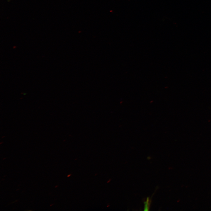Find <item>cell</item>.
Here are the masks:
<instances>
[{"label": "cell", "mask_w": 211, "mask_h": 211, "mask_svg": "<svg viewBox=\"0 0 211 211\" xmlns=\"http://www.w3.org/2000/svg\"><path fill=\"white\" fill-rule=\"evenodd\" d=\"M150 204V200L149 198H147L146 200L144 202V210H149Z\"/></svg>", "instance_id": "cell-1"}]
</instances>
